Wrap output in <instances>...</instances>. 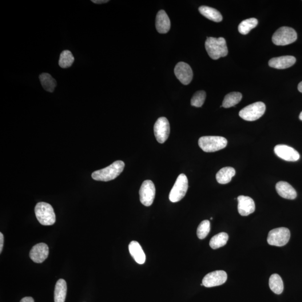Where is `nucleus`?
I'll return each instance as SVG.
<instances>
[{
  "label": "nucleus",
  "instance_id": "nucleus-22",
  "mask_svg": "<svg viewBox=\"0 0 302 302\" xmlns=\"http://www.w3.org/2000/svg\"><path fill=\"white\" fill-rule=\"evenodd\" d=\"M67 291L66 281L64 279H59L55 287L54 302H65Z\"/></svg>",
  "mask_w": 302,
  "mask_h": 302
},
{
  "label": "nucleus",
  "instance_id": "nucleus-28",
  "mask_svg": "<svg viewBox=\"0 0 302 302\" xmlns=\"http://www.w3.org/2000/svg\"><path fill=\"white\" fill-rule=\"evenodd\" d=\"M257 25L258 21L255 18L246 19L242 21L238 25V31L242 34H248L252 29L255 28Z\"/></svg>",
  "mask_w": 302,
  "mask_h": 302
},
{
  "label": "nucleus",
  "instance_id": "nucleus-2",
  "mask_svg": "<svg viewBox=\"0 0 302 302\" xmlns=\"http://www.w3.org/2000/svg\"><path fill=\"white\" fill-rule=\"evenodd\" d=\"M125 162L117 161L104 169L96 171L92 174L94 180L101 181H109L116 178L124 170Z\"/></svg>",
  "mask_w": 302,
  "mask_h": 302
},
{
  "label": "nucleus",
  "instance_id": "nucleus-13",
  "mask_svg": "<svg viewBox=\"0 0 302 302\" xmlns=\"http://www.w3.org/2000/svg\"><path fill=\"white\" fill-rule=\"evenodd\" d=\"M277 156L287 161L295 162L299 160L300 154L297 151L285 145H278L274 148Z\"/></svg>",
  "mask_w": 302,
  "mask_h": 302
},
{
  "label": "nucleus",
  "instance_id": "nucleus-15",
  "mask_svg": "<svg viewBox=\"0 0 302 302\" xmlns=\"http://www.w3.org/2000/svg\"><path fill=\"white\" fill-rule=\"evenodd\" d=\"M238 211L242 216H248L255 212V204L252 198L240 196L237 198Z\"/></svg>",
  "mask_w": 302,
  "mask_h": 302
},
{
  "label": "nucleus",
  "instance_id": "nucleus-14",
  "mask_svg": "<svg viewBox=\"0 0 302 302\" xmlns=\"http://www.w3.org/2000/svg\"><path fill=\"white\" fill-rule=\"evenodd\" d=\"M49 255V248L45 243L35 245L30 250L29 256L35 263H42Z\"/></svg>",
  "mask_w": 302,
  "mask_h": 302
},
{
  "label": "nucleus",
  "instance_id": "nucleus-3",
  "mask_svg": "<svg viewBox=\"0 0 302 302\" xmlns=\"http://www.w3.org/2000/svg\"><path fill=\"white\" fill-rule=\"evenodd\" d=\"M35 213L39 223L43 226L53 225L56 221L52 206L47 202H38L35 207Z\"/></svg>",
  "mask_w": 302,
  "mask_h": 302
},
{
  "label": "nucleus",
  "instance_id": "nucleus-30",
  "mask_svg": "<svg viewBox=\"0 0 302 302\" xmlns=\"http://www.w3.org/2000/svg\"><path fill=\"white\" fill-rule=\"evenodd\" d=\"M206 98V93L204 91H198L195 93L191 99V105L200 108L204 104Z\"/></svg>",
  "mask_w": 302,
  "mask_h": 302
},
{
  "label": "nucleus",
  "instance_id": "nucleus-19",
  "mask_svg": "<svg viewBox=\"0 0 302 302\" xmlns=\"http://www.w3.org/2000/svg\"><path fill=\"white\" fill-rule=\"evenodd\" d=\"M129 251L136 263L139 264H144L145 263V253L137 241H133L130 242L129 245Z\"/></svg>",
  "mask_w": 302,
  "mask_h": 302
},
{
  "label": "nucleus",
  "instance_id": "nucleus-16",
  "mask_svg": "<svg viewBox=\"0 0 302 302\" xmlns=\"http://www.w3.org/2000/svg\"><path fill=\"white\" fill-rule=\"evenodd\" d=\"M296 58L292 55H285L279 57L273 58L269 62V65L273 68L283 70L289 68L295 64Z\"/></svg>",
  "mask_w": 302,
  "mask_h": 302
},
{
  "label": "nucleus",
  "instance_id": "nucleus-8",
  "mask_svg": "<svg viewBox=\"0 0 302 302\" xmlns=\"http://www.w3.org/2000/svg\"><path fill=\"white\" fill-rule=\"evenodd\" d=\"M291 237V232L287 228L280 227L270 230L268 236V243L270 245L278 246L287 244Z\"/></svg>",
  "mask_w": 302,
  "mask_h": 302
},
{
  "label": "nucleus",
  "instance_id": "nucleus-9",
  "mask_svg": "<svg viewBox=\"0 0 302 302\" xmlns=\"http://www.w3.org/2000/svg\"><path fill=\"white\" fill-rule=\"evenodd\" d=\"M170 132L169 121L165 117L157 119L154 126V134L158 143L164 144L168 140Z\"/></svg>",
  "mask_w": 302,
  "mask_h": 302
},
{
  "label": "nucleus",
  "instance_id": "nucleus-23",
  "mask_svg": "<svg viewBox=\"0 0 302 302\" xmlns=\"http://www.w3.org/2000/svg\"><path fill=\"white\" fill-rule=\"evenodd\" d=\"M39 79L44 89L48 92H53L57 86V82L50 74L43 73L39 76Z\"/></svg>",
  "mask_w": 302,
  "mask_h": 302
},
{
  "label": "nucleus",
  "instance_id": "nucleus-33",
  "mask_svg": "<svg viewBox=\"0 0 302 302\" xmlns=\"http://www.w3.org/2000/svg\"><path fill=\"white\" fill-rule=\"evenodd\" d=\"M91 1L94 3L102 4L108 2L109 1L108 0H92Z\"/></svg>",
  "mask_w": 302,
  "mask_h": 302
},
{
  "label": "nucleus",
  "instance_id": "nucleus-29",
  "mask_svg": "<svg viewBox=\"0 0 302 302\" xmlns=\"http://www.w3.org/2000/svg\"><path fill=\"white\" fill-rule=\"evenodd\" d=\"M210 230V224L208 220L202 221L197 229V236L200 239H204L208 236Z\"/></svg>",
  "mask_w": 302,
  "mask_h": 302
},
{
  "label": "nucleus",
  "instance_id": "nucleus-6",
  "mask_svg": "<svg viewBox=\"0 0 302 302\" xmlns=\"http://www.w3.org/2000/svg\"><path fill=\"white\" fill-rule=\"evenodd\" d=\"M266 106L263 102H256L241 110L239 115L244 120L255 121L264 114Z\"/></svg>",
  "mask_w": 302,
  "mask_h": 302
},
{
  "label": "nucleus",
  "instance_id": "nucleus-32",
  "mask_svg": "<svg viewBox=\"0 0 302 302\" xmlns=\"http://www.w3.org/2000/svg\"><path fill=\"white\" fill-rule=\"evenodd\" d=\"M21 302H34V300L32 297H26L23 298V299L21 301Z\"/></svg>",
  "mask_w": 302,
  "mask_h": 302
},
{
  "label": "nucleus",
  "instance_id": "nucleus-35",
  "mask_svg": "<svg viewBox=\"0 0 302 302\" xmlns=\"http://www.w3.org/2000/svg\"><path fill=\"white\" fill-rule=\"evenodd\" d=\"M300 120L302 121V112L301 113L300 115Z\"/></svg>",
  "mask_w": 302,
  "mask_h": 302
},
{
  "label": "nucleus",
  "instance_id": "nucleus-25",
  "mask_svg": "<svg viewBox=\"0 0 302 302\" xmlns=\"http://www.w3.org/2000/svg\"><path fill=\"white\" fill-rule=\"evenodd\" d=\"M228 235L225 232H221L213 236L209 242L210 248L214 250L225 246L228 240Z\"/></svg>",
  "mask_w": 302,
  "mask_h": 302
},
{
  "label": "nucleus",
  "instance_id": "nucleus-26",
  "mask_svg": "<svg viewBox=\"0 0 302 302\" xmlns=\"http://www.w3.org/2000/svg\"><path fill=\"white\" fill-rule=\"evenodd\" d=\"M242 98V95L240 93H230L225 97L222 103V106L225 108H229L235 106L241 101Z\"/></svg>",
  "mask_w": 302,
  "mask_h": 302
},
{
  "label": "nucleus",
  "instance_id": "nucleus-17",
  "mask_svg": "<svg viewBox=\"0 0 302 302\" xmlns=\"http://www.w3.org/2000/svg\"><path fill=\"white\" fill-rule=\"evenodd\" d=\"M276 190L281 197L287 200H293L297 198V194L296 190L287 182H278L276 184Z\"/></svg>",
  "mask_w": 302,
  "mask_h": 302
},
{
  "label": "nucleus",
  "instance_id": "nucleus-5",
  "mask_svg": "<svg viewBox=\"0 0 302 302\" xmlns=\"http://www.w3.org/2000/svg\"><path fill=\"white\" fill-rule=\"evenodd\" d=\"M297 34L292 27L283 26L274 34L272 41L277 46H287L296 41Z\"/></svg>",
  "mask_w": 302,
  "mask_h": 302
},
{
  "label": "nucleus",
  "instance_id": "nucleus-18",
  "mask_svg": "<svg viewBox=\"0 0 302 302\" xmlns=\"http://www.w3.org/2000/svg\"><path fill=\"white\" fill-rule=\"evenodd\" d=\"M156 27L158 32L161 34H166L170 30V19L164 10L158 11L156 19Z\"/></svg>",
  "mask_w": 302,
  "mask_h": 302
},
{
  "label": "nucleus",
  "instance_id": "nucleus-21",
  "mask_svg": "<svg viewBox=\"0 0 302 302\" xmlns=\"http://www.w3.org/2000/svg\"><path fill=\"white\" fill-rule=\"evenodd\" d=\"M200 13L203 15L204 17L208 19L210 21L214 22H221L223 19L222 15L220 11L214 9V8L201 6L199 8Z\"/></svg>",
  "mask_w": 302,
  "mask_h": 302
},
{
  "label": "nucleus",
  "instance_id": "nucleus-31",
  "mask_svg": "<svg viewBox=\"0 0 302 302\" xmlns=\"http://www.w3.org/2000/svg\"><path fill=\"white\" fill-rule=\"evenodd\" d=\"M4 242V237L3 234L0 233V253L2 252Z\"/></svg>",
  "mask_w": 302,
  "mask_h": 302
},
{
  "label": "nucleus",
  "instance_id": "nucleus-1",
  "mask_svg": "<svg viewBox=\"0 0 302 302\" xmlns=\"http://www.w3.org/2000/svg\"><path fill=\"white\" fill-rule=\"evenodd\" d=\"M205 47L209 56L214 60L225 57L228 53L224 38L208 37L205 43Z\"/></svg>",
  "mask_w": 302,
  "mask_h": 302
},
{
  "label": "nucleus",
  "instance_id": "nucleus-12",
  "mask_svg": "<svg viewBox=\"0 0 302 302\" xmlns=\"http://www.w3.org/2000/svg\"><path fill=\"white\" fill-rule=\"evenodd\" d=\"M175 75L182 84L187 85L192 81L193 73L192 68L187 63L178 62L175 67Z\"/></svg>",
  "mask_w": 302,
  "mask_h": 302
},
{
  "label": "nucleus",
  "instance_id": "nucleus-20",
  "mask_svg": "<svg viewBox=\"0 0 302 302\" xmlns=\"http://www.w3.org/2000/svg\"><path fill=\"white\" fill-rule=\"evenodd\" d=\"M236 171L231 167H226L221 169L216 174V179L218 183L226 184L231 181L235 176Z\"/></svg>",
  "mask_w": 302,
  "mask_h": 302
},
{
  "label": "nucleus",
  "instance_id": "nucleus-34",
  "mask_svg": "<svg viewBox=\"0 0 302 302\" xmlns=\"http://www.w3.org/2000/svg\"><path fill=\"white\" fill-rule=\"evenodd\" d=\"M298 89H299L300 92L302 93V81L299 83V86H298Z\"/></svg>",
  "mask_w": 302,
  "mask_h": 302
},
{
  "label": "nucleus",
  "instance_id": "nucleus-24",
  "mask_svg": "<svg viewBox=\"0 0 302 302\" xmlns=\"http://www.w3.org/2000/svg\"><path fill=\"white\" fill-rule=\"evenodd\" d=\"M269 287L272 291L277 295H280L283 293L284 290L283 281L278 274H274L270 277Z\"/></svg>",
  "mask_w": 302,
  "mask_h": 302
},
{
  "label": "nucleus",
  "instance_id": "nucleus-27",
  "mask_svg": "<svg viewBox=\"0 0 302 302\" xmlns=\"http://www.w3.org/2000/svg\"><path fill=\"white\" fill-rule=\"evenodd\" d=\"M75 58L71 51L69 50H63L59 57L58 64L62 69H67L72 66Z\"/></svg>",
  "mask_w": 302,
  "mask_h": 302
},
{
  "label": "nucleus",
  "instance_id": "nucleus-4",
  "mask_svg": "<svg viewBox=\"0 0 302 302\" xmlns=\"http://www.w3.org/2000/svg\"><path fill=\"white\" fill-rule=\"evenodd\" d=\"M227 140L220 136H203L198 141L200 148L205 152H214L224 149L227 145Z\"/></svg>",
  "mask_w": 302,
  "mask_h": 302
},
{
  "label": "nucleus",
  "instance_id": "nucleus-7",
  "mask_svg": "<svg viewBox=\"0 0 302 302\" xmlns=\"http://www.w3.org/2000/svg\"><path fill=\"white\" fill-rule=\"evenodd\" d=\"M188 189V180L184 174H181L177 178L169 194V200L173 202L180 201L187 192Z\"/></svg>",
  "mask_w": 302,
  "mask_h": 302
},
{
  "label": "nucleus",
  "instance_id": "nucleus-10",
  "mask_svg": "<svg viewBox=\"0 0 302 302\" xmlns=\"http://www.w3.org/2000/svg\"><path fill=\"white\" fill-rule=\"evenodd\" d=\"M156 188L153 182L151 180H146L141 185L140 190V201L142 204L149 206L153 204Z\"/></svg>",
  "mask_w": 302,
  "mask_h": 302
},
{
  "label": "nucleus",
  "instance_id": "nucleus-11",
  "mask_svg": "<svg viewBox=\"0 0 302 302\" xmlns=\"http://www.w3.org/2000/svg\"><path fill=\"white\" fill-rule=\"evenodd\" d=\"M227 274L223 270H217L210 273L204 277L202 284L206 288L217 287L225 283Z\"/></svg>",
  "mask_w": 302,
  "mask_h": 302
}]
</instances>
